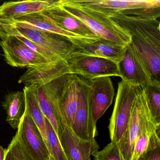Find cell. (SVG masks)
Listing matches in <instances>:
<instances>
[{"mask_svg": "<svg viewBox=\"0 0 160 160\" xmlns=\"http://www.w3.org/2000/svg\"><path fill=\"white\" fill-rule=\"evenodd\" d=\"M61 6L66 12L82 21L99 38L105 39L127 46L131 43L129 33L110 18H105L89 12L69 5Z\"/></svg>", "mask_w": 160, "mask_h": 160, "instance_id": "5b68a950", "label": "cell"}, {"mask_svg": "<svg viewBox=\"0 0 160 160\" xmlns=\"http://www.w3.org/2000/svg\"><path fill=\"white\" fill-rule=\"evenodd\" d=\"M153 122L147 105L143 89L138 86L125 139L118 146L124 160H132L135 143L139 135L150 122Z\"/></svg>", "mask_w": 160, "mask_h": 160, "instance_id": "8992f818", "label": "cell"}, {"mask_svg": "<svg viewBox=\"0 0 160 160\" xmlns=\"http://www.w3.org/2000/svg\"><path fill=\"white\" fill-rule=\"evenodd\" d=\"M160 18L118 15L110 19L131 36V46L151 76L160 81Z\"/></svg>", "mask_w": 160, "mask_h": 160, "instance_id": "6da1fadb", "label": "cell"}, {"mask_svg": "<svg viewBox=\"0 0 160 160\" xmlns=\"http://www.w3.org/2000/svg\"><path fill=\"white\" fill-rule=\"evenodd\" d=\"M60 28L76 36L91 39H98L82 21L66 12L58 2L56 5L41 12Z\"/></svg>", "mask_w": 160, "mask_h": 160, "instance_id": "e0dca14e", "label": "cell"}, {"mask_svg": "<svg viewBox=\"0 0 160 160\" xmlns=\"http://www.w3.org/2000/svg\"><path fill=\"white\" fill-rule=\"evenodd\" d=\"M75 48L72 55L98 57L118 64L123 58L126 46L102 38L80 37L72 41Z\"/></svg>", "mask_w": 160, "mask_h": 160, "instance_id": "8fae6325", "label": "cell"}, {"mask_svg": "<svg viewBox=\"0 0 160 160\" xmlns=\"http://www.w3.org/2000/svg\"><path fill=\"white\" fill-rule=\"evenodd\" d=\"M5 152L6 149H4L0 146V160H4L5 159Z\"/></svg>", "mask_w": 160, "mask_h": 160, "instance_id": "83f0119b", "label": "cell"}, {"mask_svg": "<svg viewBox=\"0 0 160 160\" xmlns=\"http://www.w3.org/2000/svg\"><path fill=\"white\" fill-rule=\"evenodd\" d=\"M8 36L23 37L67 63L74 53L73 44L67 37L42 31L12 20L0 19V39Z\"/></svg>", "mask_w": 160, "mask_h": 160, "instance_id": "3957f363", "label": "cell"}, {"mask_svg": "<svg viewBox=\"0 0 160 160\" xmlns=\"http://www.w3.org/2000/svg\"><path fill=\"white\" fill-rule=\"evenodd\" d=\"M60 2L105 18L118 15L160 17V0H60Z\"/></svg>", "mask_w": 160, "mask_h": 160, "instance_id": "7a4b0ae2", "label": "cell"}, {"mask_svg": "<svg viewBox=\"0 0 160 160\" xmlns=\"http://www.w3.org/2000/svg\"><path fill=\"white\" fill-rule=\"evenodd\" d=\"M79 78L77 75L66 74L58 78V104L65 125L72 128L78 100Z\"/></svg>", "mask_w": 160, "mask_h": 160, "instance_id": "7c38bea8", "label": "cell"}, {"mask_svg": "<svg viewBox=\"0 0 160 160\" xmlns=\"http://www.w3.org/2000/svg\"><path fill=\"white\" fill-rule=\"evenodd\" d=\"M8 148L12 160H35L19 140L17 134L13 138Z\"/></svg>", "mask_w": 160, "mask_h": 160, "instance_id": "484cf974", "label": "cell"}, {"mask_svg": "<svg viewBox=\"0 0 160 160\" xmlns=\"http://www.w3.org/2000/svg\"><path fill=\"white\" fill-rule=\"evenodd\" d=\"M16 134L34 160L50 159L51 156L42 133L26 111L20 121Z\"/></svg>", "mask_w": 160, "mask_h": 160, "instance_id": "4fadbf2b", "label": "cell"}, {"mask_svg": "<svg viewBox=\"0 0 160 160\" xmlns=\"http://www.w3.org/2000/svg\"><path fill=\"white\" fill-rule=\"evenodd\" d=\"M118 66L122 80L129 84L143 88L152 80L148 69L130 44L126 46Z\"/></svg>", "mask_w": 160, "mask_h": 160, "instance_id": "9a60e30c", "label": "cell"}, {"mask_svg": "<svg viewBox=\"0 0 160 160\" xmlns=\"http://www.w3.org/2000/svg\"><path fill=\"white\" fill-rule=\"evenodd\" d=\"M4 160H12L11 153H10V150L8 148L6 149V152H5V159H4Z\"/></svg>", "mask_w": 160, "mask_h": 160, "instance_id": "f1b7e54d", "label": "cell"}, {"mask_svg": "<svg viewBox=\"0 0 160 160\" xmlns=\"http://www.w3.org/2000/svg\"><path fill=\"white\" fill-rule=\"evenodd\" d=\"M160 128L152 134L148 148L145 152L135 160H160Z\"/></svg>", "mask_w": 160, "mask_h": 160, "instance_id": "d4e9b609", "label": "cell"}, {"mask_svg": "<svg viewBox=\"0 0 160 160\" xmlns=\"http://www.w3.org/2000/svg\"><path fill=\"white\" fill-rule=\"evenodd\" d=\"M160 128L153 122H150L142 131L135 143L132 160L137 159L147 149L151 135L153 132Z\"/></svg>", "mask_w": 160, "mask_h": 160, "instance_id": "cb8c5ba5", "label": "cell"}, {"mask_svg": "<svg viewBox=\"0 0 160 160\" xmlns=\"http://www.w3.org/2000/svg\"><path fill=\"white\" fill-rule=\"evenodd\" d=\"M78 76L79 78V89L77 108L73 124L71 129L76 135L81 139L88 141L94 140L97 133V128L93 122L88 98L89 81Z\"/></svg>", "mask_w": 160, "mask_h": 160, "instance_id": "30bf717a", "label": "cell"}, {"mask_svg": "<svg viewBox=\"0 0 160 160\" xmlns=\"http://www.w3.org/2000/svg\"><path fill=\"white\" fill-rule=\"evenodd\" d=\"M46 144L50 156L54 160H68L59 138L49 121L46 118Z\"/></svg>", "mask_w": 160, "mask_h": 160, "instance_id": "603a6c76", "label": "cell"}, {"mask_svg": "<svg viewBox=\"0 0 160 160\" xmlns=\"http://www.w3.org/2000/svg\"><path fill=\"white\" fill-rule=\"evenodd\" d=\"M23 92L26 100L25 111L33 120L46 143V118L40 108L34 90L31 86H25Z\"/></svg>", "mask_w": 160, "mask_h": 160, "instance_id": "44dd1931", "label": "cell"}, {"mask_svg": "<svg viewBox=\"0 0 160 160\" xmlns=\"http://www.w3.org/2000/svg\"><path fill=\"white\" fill-rule=\"evenodd\" d=\"M70 74L91 80L104 76L119 77L118 64L98 57L72 55L68 61Z\"/></svg>", "mask_w": 160, "mask_h": 160, "instance_id": "9c48e42d", "label": "cell"}, {"mask_svg": "<svg viewBox=\"0 0 160 160\" xmlns=\"http://www.w3.org/2000/svg\"><path fill=\"white\" fill-rule=\"evenodd\" d=\"M58 1L27 0L5 2L0 6V19L11 20L27 15L42 12L56 5Z\"/></svg>", "mask_w": 160, "mask_h": 160, "instance_id": "ac0fdd59", "label": "cell"}, {"mask_svg": "<svg viewBox=\"0 0 160 160\" xmlns=\"http://www.w3.org/2000/svg\"><path fill=\"white\" fill-rule=\"evenodd\" d=\"M142 89L145 94L152 120L155 125L160 126V81L153 79Z\"/></svg>", "mask_w": 160, "mask_h": 160, "instance_id": "7402d4cb", "label": "cell"}, {"mask_svg": "<svg viewBox=\"0 0 160 160\" xmlns=\"http://www.w3.org/2000/svg\"><path fill=\"white\" fill-rule=\"evenodd\" d=\"M60 141L68 160H92L91 156L98 151L99 149L95 139L88 141L81 139L66 125L61 135Z\"/></svg>", "mask_w": 160, "mask_h": 160, "instance_id": "2e32d148", "label": "cell"}, {"mask_svg": "<svg viewBox=\"0 0 160 160\" xmlns=\"http://www.w3.org/2000/svg\"><path fill=\"white\" fill-rule=\"evenodd\" d=\"M89 81L88 98L93 122L96 125L97 121L112 104L115 95V89L110 77H101Z\"/></svg>", "mask_w": 160, "mask_h": 160, "instance_id": "5bb4252c", "label": "cell"}, {"mask_svg": "<svg viewBox=\"0 0 160 160\" xmlns=\"http://www.w3.org/2000/svg\"><path fill=\"white\" fill-rule=\"evenodd\" d=\"M138 87L122 80L118 84L116 101L108 126L111 141L118 145L125 139Z\"/></svg>", "mask_w": 160, "mask_h": 160, "instance_id": "277c9868", "label": "cell"}, {"mask_svg": "<svg viewBox=\"0 0 160 160\" xmlns=\"http://www.w3.org/2000/svg\"><path fill=\"white\" fill-rule=\"evenodd\" d=\"M6 111V121L14 129H18L26 109V100L24 92L17 91L6 95L2 102Z\"/></svg>", "mask_w": 160, "mask_h": 160, "instance_id": "ffe728a7", "label": "cell"}, {"mask_svg": "<svg viewBox=\"0 0 160 160\" xmlns=\"http://www.w3.org/2000/svg\"><path fill=\"white\" fill-rule=\"evenodd\" d=\"M48 160H54L53 159H52V157H50V159H49Z\"/></svg>", "mask_w": 160, "mask_h": 160, "instance_id": "f546056e", "label": "cell"}, {"mask_svg": "<svg viewBox=\"0 0 160 160\" xmlns=\"http://www.w3.org/2000/svg\"><path fill=\"white\" fill-rule=\"evenodd\" d=\"M94 160H124L122 156L118 144L111 141L100 151L93 154Z\"/></svg>", "mask_w": 160, "mask_h": 160, "instance_id": "4316f807", "label": "cell"}, {"mask_svg": "<svg viewBox=\"0 0 160 160\" xmlns=\"http://www.w3.org/2000/svg\"><path fill=\"white\" fill-rule=\"evenodd\" d=\"M58 78L49 81L38 82L29 86L33 88L44 116L51 123L60 140L65 124L58 104Z\"/></svg>", "mask_w": 160, "mask_h": 160, "instance_id": "52a82bcc", "label": "cell"}, {"mask_svg": "<svg viewBox=\"0 0 160 160\" xmlns=\"http://www.w3.org/2000/svg\"><path fill=\"white\" fill-rule=\"evenodd\" d=\"M11 20L32 28H35L42 31L62 35L69 38L71 42L74 39L80 38L60 28L54 22L44 15L41 12L27 15Z\"/></svg>", "mask_w": 160, "mask_h": 160, "instance_id": "d6986e66", "label": "cell"}, {"mask_svg": "<svg viewBox=\"0 0 160 160\" xmlns=\"http://www.w3.org/2000/svg\"><path fill=\"white\" fill-rule=\"evenodd\" d=\"M1 39L0 46L5 61L12 67L28 69L55 64L31 49L17 36H6Z\"/></svg>", "mask_w": 160, "mask_h": 160, "instance_id": "ba28073f", "label": "cell"}]
</instances>
